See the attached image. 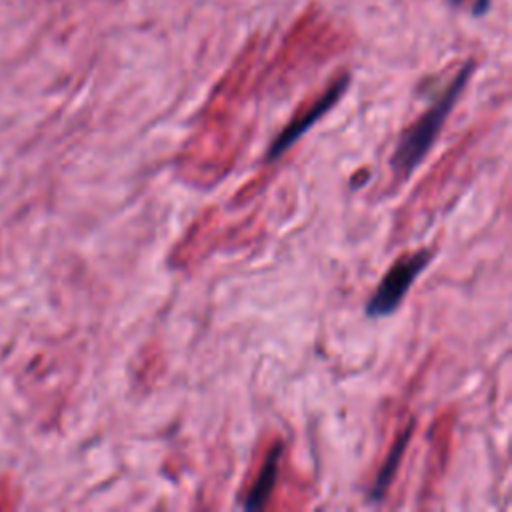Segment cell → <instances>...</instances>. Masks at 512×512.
<instances>
[{"instance_id": "1", "label": "cell", "mask_w": 512, "mask_h": 512, "mask_svg": "<svg viewBox=\"0 0 512 512\" xmlns=\"http://www.w3.org/2000/svg\"><path fill=\"white\" fill-rule=\"evenodd\" d=\"M470 72H472V64H466L450 82V86L444 90V94L408 130L402 132L390 158L394 176L406 180L420 166V162L432 148L444 120L448 118L454 102L458 100V94L462 92Z\"/></svg>"}, {"instance_id": "3", "label": "cell", "mask_w": 512, "mask_h": 512, "mask_svg": "<svg viewBox=\"0 0 512 512\" xmlns=\"http://www.w3.org/2000/svg\"><path fill=\"white\" fill-rule=\"evenodd\" d=\"M346 86H348V76H344V78H340L338 82H334V84L320 96V100L314 102L312 108H308L304 114L296 116V118L272 140V144H270V148H268V152H266V162H274L278 156H282L316 120H320V116H324V114L336 104V100L344 94Z\"/></svg>"}, {"instance_id": "2", "label": "cell", "mask_w": 512, "mask_h": 512, "mask_svg": "<svg viewBox=\"0 0 512 512\" xmlns=\"http://www.w3.org/2000/svg\"><path fill=\"white\" fill-rule=\"evenodd\" d=\"M430 260H432V252L426 248L398 258L390 266V270L384 274V278L380 280L374 294L368 298L366 314L370 318H382V316L392 314L400 306V302L406 296L412 282L430 264Z\"/></svg>"}, {"instance_id": "5", "label": "cell", "mask_w": 512, "mask_h": 512, "mask_svg": "<svg viewBox=\"0 0 512 512\" xmlns=\"http://www.w3.org/2000/svg\"><path fill=\"white\" fill-rule=\"evenodd\" d=\"M280 454H282V448H280V446H276V448L268 454V458H266V462H264V466H262V470H260L256 482H254V486L250 488V492H248V496H246V500H244V508H248V510H250V508H262V506L266 504V500H268V496H270V492H272L274 480H276Z\"/></svg>"}, {"instance_id": "4", "label": "cell", "mask_w": 512, "mask_h": 512, "mask_svg": "<svg viewBox=\"0 0 512 512\" xmlns=\"http://www.w3.org/2000/svg\"><path fill=\"white\" fill-rule=\"evenodd\" d=\"M412 428H414V420L408 422V426L400 432V436L392 444V448H390V452H388V456H386V460H384V464H382V468H380V472H378V476L374 480V486L368 492L370 500H374V502L380 500L384 496V492L388 490V486L392 484V480L396 476V470H398V464H400V458L404 454V448H406V444H408V440L412 436Z\"/></svg>"}]
</instances>
